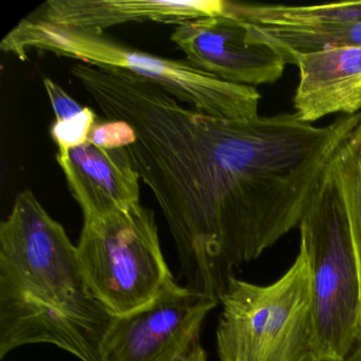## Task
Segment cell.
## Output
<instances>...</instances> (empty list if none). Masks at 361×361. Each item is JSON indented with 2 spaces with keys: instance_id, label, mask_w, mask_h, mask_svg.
<instances>
[{
  "instance_id": "cell-18",
  "label": "cell",
  "mask_w": 361,
  "mask_h": 361,
  "mask_svg": "<svg viewBox=\"0 0 361 361\" xmlns=\"http://www.w3.org/2000/svg\"><path fill=\"white\" fill-rule=\"evenodd\" d=\"M342 361H361V338Z\"/></svg>"
},
{
  "instance_id": "cell-16",
  "label": "cell",
  "mask_w": 361,
  "mask_h": 361,
  "mask_svg": "<svg viewBox=\"0 0 361 361\" xmlns=\"http://www.w3.org/2000/svg\"><path fill=\"white\" fill-rule=\"evenodd\" d=\"M137 136L132 126L121 120H101L99 118L88 136V142L102 149H126L136 142Z\"/></svg>"
},
{
  "instance_id": "cell-13",
  "label": "cell",
  "mask_w": 361,
  "mask_h": 361,
  "mask_svg": "<svg viewBox=\"0 0 361 361\" xmlns=\"http://www.w3.org/2000/svg\"><path fill=\"white\" fill-rule=\"evenodd\" d=\"M221 13L252 25L339 22L361 24V1L319 6L271 5L223 0Z\"/></svg>"
},
{
  "instance_id": "cell-10",
  "label": "cell",
  "mask_w": 361,
  "mask_h": 361,
  "mask_svg": "<svg viewBox=\"0 0 361 361\" xmlns=\"http://www.w3.org/2000/svg\"><path fill=\"white\" fill-rule=\"evenodd\" d=\"M288 64L299 69L293 109L312 124L326 116L361 113V47L293 54Z\"/></svg>"
},
{
  "instance_id": "cell-5",
  "label": "cell",
  "mask_w": 361,
  "mask_h": 361,
  "mask_svg": "<svg viewBox=\"0 0 361 361\" xmlns=\"http://www.w3.org/2000/svg\"><path fill=\"white\" fill-rule=\"evenodd\" d=\"M312 274L317 361H342L361 338V278L345 204L327 168L301 221Z\"/></svg>"
},
{
  "instance_id": "cell-8",
  "label": "cell",
  "mask_w": 361,
  "mask_h": 361,
  "mask_svg": "<svg viewBox=\"0 0 361 361\" xmlns=\"http://www.w3.org/2000/svg\"><path fill=\"white\" fill-rule=\"evenodd\" d=\"M171 39L194 68L228 83L251 87L274 84L287 65L271 48L250 43L244 23L225 13L181 23Z\"/></svg>"
},
{
  "instance_id": "cell-3",
  "label": "cell",
  "mask_w": 361,
  "mask_h": 361,
  "mask_svg": "<svg viewBox=\"0 0 361 361\" xmlns=\"http://www.w3.org/2000/svg\"><path fill=\"white\" fill-rule=\"evenodd\" d=\"M4 52L27 60L37 49L86 64L115 68L157 84L183 104L221 119L246 121L259 117L257 88L221 81L188 61L169 60L122 45L103 35L63 28L31 14L0 44Z\"/></svg>"
},
{
  "instance_id": "cell-2",
  "label": "cell",
  "mask_w": 361,
  "mask_h": 361,
  "mask_svg": "<svg viewBox=\"0 0 361 361\" xmlns=\"http://www.w3.org/2000/svg\"><path fill=\"white\" fill-rule=\"evenodd\" d=\"M116 318L92 293L63 226L32 191L18 194L0 224V359L45 343L80 361H105Z\"/></svg>"
},
{
  "instance_id": "cell-14",
  "label": "cell",
  "mask_w": 361,
  "mask_h": 361,
  "mask_svg": "<svg viewBox=\"0 0 361 361\" xmlns=\"http://www.w3.org/2000/svg\"><path fill=\"white\" fill-rule=\"evenodd\" d=\"M329 170L345 204L361 278V122L336 152Z\"/></svg>"
},
{
  "instance_id": "cell-15",
  "label": "cell",
  "mask_w": 361,
  "mask_h": 361,
  "mask_svg": "<svg viewBox=\"0 0 361 361\" xmlns=\"http://www.w3.org/2000/svg\"><path fill=\"white\" fill-rule=\"evenodd\" d=\"M98 119L96 113L90 107H86L85 111L77 117L62 121L54 120L50 134L58 145L59 149L67 151L87 142L90 130Z\"/></svg>"
},
{
  "instance_id": "cell-11",
  "label": "cell",
  "mask_w": 361,
  "mask_h": 361,
  "mask_svg": "<svg viewBox=\"0 0 361 361\" xmlns=\"http://www.w3.org/2000/svg\"><path fill=\"white\" fill-rule=\"evenodd\" d=\"M223 0H48L32 16L43 22L102 35L130 22L176 24L221 13Z\"/></svg>"
},
{
  "instance_id": "cell-9",
  "label": "cell",
  "mask_w": 361,
  "mask_h": 361,
  "mask_svg": "<svg viewBox=\"0 0 361 361\" xmlns=\"http://www.w3.org/2000/svg\"><path fill=\"white\" fill-rule=\"evenodd\" d=\"M56 160L83 217L140 204V177L126 149H102L87 141L67 151L59 149Z\"/></svg>"
},
{
  "instance_id": "cell-17",
  "label": "cell",
  "mask_w": 361,
  "mask_h": 361,
  "mask_svg": "<svg viewBox=\"0 0 361 361\" xmlns=\"http://www.w3.org/2000/svg\"><path fill=\"white\" fill-rule=\"evenodd\" d=\"M200 329H196L169 361H207L208 354L200 342Z\"/></svg>"
},
{
  "instance_id": "cell-12",
  "label": "cell",
  "mask_w": 361,
  "mask_h": 361,
  "mask_svg": "<svg viewBox=\"0 0 361 361\" xmlns=\"http://www.w3.org/2000/svg\"><path fill=\"white\" fill-rule=\"evenodd\" d=\"M244 25L250 43L271 48L283 56L287 64L293 54L361 47V24L354 23L324 20L269 25L244 23Z\"/></svg>"
},
{
  "instance_id": "cell-1",
  "label": "cell",
  "mask_w": 361,
  "mask_h": 361,
  "mask_svg": "<svg viewBox=\"0 0 361 361\" xmlns=\"http://www.w3.org/2000/svg\"><path fill=\"white\" fill-rule=\"evenodd\" d=\"M71 73L106 120L136 133L126 153L164 213L183 286L219 303L236 269L299 227L331 160L320 128L295 113L213 117L120 69Z\"/></svg>"
},
{
  "instance_id": "cell-6",
  "label": "cell",
  "mask_w": 361,
  "mask_h": 361,
  "mask_svg": "<svg viewBox=\"0 0 361 361\" xmlns=\"http://www.w3.org/2000/svg\"><path fill=\"white\" fill-rule=\"evenodd\" d=\"M83 219L80 264L92 293L114 316L147 305L175 281L151 209L137 204Z\"/></svg>"
},
{
  "instance_id": "cell-7",
  "label": "cell",
  "mask_w": 361,
  "mask_h": 361,
  "mask_svg": "<svg viewBox=\"0 0 361 361\" xmlns=\"http://www.w3.org/2000/svg\"><path fill=\"white\" fill-rule=\"evenodd\" d=\"M219 304L173 281L151 303L116 318L103 344L105 361L170 360Z\"/></svg>"
},
{
  "instance_id": "cell-4",
  "label": "cell",
  "mask_w": 361,
  "mask_h": 361,
  "mask_svg": "<svg viewBox=\"0 0 361 361\" xmlns=\"http://www.w3.org/2000/svg\"><path fill=\"white\" fill-rule=\"evenodd\" d=\"M219 304V361H317L312 274L303 247L271 284L233 276Z\"/></svg>"
}]
</instances>
